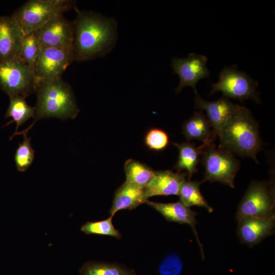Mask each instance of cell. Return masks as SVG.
Returning <instances> with one entry per match:
<instances>
[{
    "label": "cell",
    "mask_w": 275,
    "mask_h": 275,
    "mask_svg": "<svg viewBox=\"0 0 275 275\" xmlns=\"http://www.w3.org/2000/svg\"><path fill=\"white\" fill-rule=\"evenodd\" d=\"M240 241L252 248L274 233L275 218L242 217L237 221Z\"/></svg>",
    "instance_id": "cell-13"
},
{
    "label": "cell",
    "mask_w": 275,
    "mask_h": 275,
    "mask_svg": "<svg viewBox=\"0 0 275 275\" xmlns=\"http://www.w3.org/2000/svg\"><path fill=\"white\" fill-rule=\"evenodd\" d=\"M186 176L185 172L174 173L170 170L155 171L153 178L145 188L147 197L178 195Z\"/></svg>",
    "instance_id": "cell-16"
},
{
    "label": "cell",
    "mask_w": 275,
    "mask_h": 275,
    "mask_svg": "<svg viewBox=\"0 0 275 275\" xmlns=\"http://www.w3.org/2000/svg\"><path fill=\"white\" fill-rule=\"evenodd\" d=\"M33 33L40 47L72 48L73 23L63 14L54 16Z\"/></svg>",
    "instance_id": "cell-10"
},
{
    "label": "cell",
    "mask_w": 275,
    "mask_h": 275,
    "mask_svg": "<svg viewBox=\"0 0 275 275\" xmlns=\"http://www.w3.org/2000/svg\"><path fill=\"white\" fill-rule=\"evenodd\" d=\"M24 36L12 16H0V61L22 60L21 48Z\"/></svg>",
    "instance_id": "cell-12"
},
{
    "label": "cell",
    "mask_w": 275,
    "mask_h": 275,
    "mask_svg": "<svg viewBox=\"0 0 275 275\" xmlns=\"http://www.w3.org/2000/svg\"><path fill=\"white\" fill-rule=\"evenodd\" d=\"M76 16L72 21V50L74 59L85 62L108 54L115 46L118 23L114 18L91 11L74 8Z\"/></svg>",
    "instance_id": "cell-1"
},
{
    "label": "cell",
    "mask_w": 275,
    "mask_h": 275,
    "mask_svg": "<svg viewBox=\"0 0 275 275\" xmlns=\"http://www.w3.org/2000/svg\"><path fill=\"white\" fill-rule=\"evenodd\" d=\"M37 85L34 70L22 60L0 61V88L9 97L26 98L35 92Z\"/></svg>",
    "instance_id": "cell-7"
},
{
    "label": "cell",
    "mask_w": 275,
    "mask_h": 275,
    "mask_svg": "<svg viewBox=\"0 0 275 275\" xmlns=\"http://www.w3.org/2000/svg\"><path fill=\"white\" fill-rule=\"evenodd\" d=\"M258 82L235 67H225L219 73V80L211 85L210 95L221 92L223 97L242 101L251 99L260 103L257 91Z\"/></svg>",
    "instance_id": "cell-8"
},
{
    "label": "cell",
    "mask_w": 275,
    "mask_h": 275,
    "mask_svg": "<svg viewBox=\"0 0 275 275\" xmlns=\"http://www.w3.org/2000/svg\"><path fill=\"white\" fill-rule=\"evenodd\" d=\"M145 203L160 213L167 221L189 225L196 236L203 260H204L203 246L199 238L196 228L198 224L196 218L198 213L196 212L184 205L180 201L173 203H162L150 201L148 200Z\"/></svg>",
    "instance_id": "cell-15"
},
{
    "label": "cell",
    "mask_w": 275,
    "mask_h": 275,
    "mask_svg": "<svg viewBox=\"0 0 275 275\" xmlns=\"http://www.w3.org/2000/svg\"><path fill=\"white\" fill-rule=\"evenodd\" d=\"M113 216L106 219L96 222H88L80 227V230L86 234H97L112 236L120 239L122 237L120 232L116 229L112 222Z\"/></svg>",
    "instance_id": "cell-25"
},
{
    "label": "cell",
    "mask_w": 275,
    "mask_h": 275,
    "mask_svg": "<svg viewBox=\"0 0 275 275\" xmlns=\"http://www.w3.org/2000/svg\"><path fill=\"white\" fill-rule=\"evenodd\" d=\"M207 60L206 56L195 53H190L184 58H172L171 66L174 72L179 77V83L175 90L176 93H180L187 86L193 88L195 93L197 92L198 82L209 75Z\"/></svg>",
    "instance_id": "cell-11"
},
{
    "label": "cell",
    "mask_w": 275,
    "mask_h": 275,
    "mask_svg": "<svg viewBox=\"0 0 275 275\" xmlns=\"http://www.w3.org/2000/svg\"><path fill=\"white\" fill-rule=\"evenodd\" d=\"M35 92L37 99L33 122L11 136L10 141L16 135L27 134L38 120L52 117L73 119L79 112L71 87L62 78L38 81Z\"/></svg>",
    "instance_id": "cell-2"
},
{
    "label": "cell",
    "mask_w": 275,
    "mask_h": 275,
    "mask_svg": "<svg viewBox=\"0 0 275 275\" xmlns=\"http://www.w3.org/2000/svg\"><path fill=\"white\" fill-rule=\"evenodd\" d=\"M275 218L274 181H252L239 203L236 219L242 217Z\"/></svg>",
    "instance_id": "cell-6"
},
{
    "label": "cell",
    "mask_w": 275,
    "mask_h": 275,
    "mask_svg": "<svg viewBox=\"0 0 275 275\" xmlns=\"http://www.w3.org/2000/svg\"><path fill=\"white\" fill-rule=\"evenodd\" d=\"M218 137L219 147L259 163L257 155L262 149L263 143L258 123L246 107L239 105Z\"/></svg>",
    "instance_id": "cell-3"
},
{
    "label": "cell",
    "mask_w": 275,
    "mask_h": 275,
    "mask_svg": "<svg viewBox=\"0 0 275 275\" xmlns=\"http://www.w3.org/2000/svg\"><path fill=\"white\" fill-rule=\"evenodd\" d=\"M74 61L72 48L40 47L34 67L37 82L62 78L63 73Z\"/></svg>",
    "instance_id": "cell-9"
},
{
    "label": "cell",
    "mask_w": 275,
    "mask_h": 275,
    "mask_svg": "<svg viewBox=\"0 0 275 275\" xmlns=\"http://www.w3.org/2000/svg\"><path fill=\"white\" fill-rule=\"evenodd\" d=\"M24 140L18 144L14 155V161L18 171L24 172L32 165L35 158V150L31 145V138L23 134Z\"/></svg>",
    "instance_id": "cell-24"
},
{
    "label": "cell",
    "mask_w": 275,
    "mask_h": 275,
    "mask_svg": "<svg viewBox=\"0 0 275 275\" xmlns=\"http://www.w3.org/2000/svg\"><path fill=\"white\" fill-rule=\"evenodd\" d=\"M35 107L30 106L25 98L21 96L10 97V103L5 115V118L12 119L6 123L5 127L12 122H15L16 128L13 134L18 132L19 127L31 118H34Z\"/></svg>",
    "instance_id": "cell-22"
},
{
    "label": "cell",
    "mask_w": 275,
    "mask_h": 275,
    "mask_svg": "<svg viewBox=\"0 0 275 275\" xmlns=\"http://www.w3.org/2000/svg\"><path fill=\"white\" fill-rule=\"evenodd\" d=\"M195 93L196 108L206 112V116L214 132L218 136L223 128L239 105L223 97L216 101H208L203 99L197 92Z\"/></svg>",
    "instance_id": "cell-14"
},
{
    "label": "cell",
    "mask_w": 275,
    "mask_h": 275,
    "mask_svg": "<svg viewBox=\"0 0 275 275\" xmlns=\"http://www.w3.org/2000/svg\"><path fill=\"white\" fill-rule=\"evenodd\" d=\"M183 269V261L179 256L176 253H171L161 261L158 271L160 275H180Z\"/></svg>",
    "instance_id": "cell-28"
},
{
    "label": "cell",
    "mask_w": 275,
    "mask_h": 275,
    "mask_svg": "<svg viewBox=\"0 0 275 275\" xmlns=\"http://www.w3.org/2000/svg\"><path fill=\"white\" fill-rule=\"evenodd\" d=\"M79 271L80 275H137L134 270L120 264L95 261L85 262Z\"/></svg>",
    "instance_id": "cell-21"
},
{
    "label": "cell",
    "mask_w": 275,
    "mask_h": 275,
    "mask_svg": "<svg viewBox=\"0 0 275 275\" xmlns=\"http://www.w3.org/2000/svg\"><path fill=\"white\" fill-rule=\"evenodd\" d=\"M179 151L178 160L174 167L177 172L185 171L190 180L194 173L197 172V166L203 150L201 146L196 147L194 143L186 141L181 143H173Z\"/></svg>",
    "instance_id": "cell-19"
},
{
    "label": "cell",
    "mask_w": 275,
    "mask_h": 275,
    "mask_svg": "<svg viewBox=\"0 0 275 275\" xmlns=\"http://www.w3.org/2000/svg\"><path fill=\"white\" fill-rule=\"evenodd\" d=\"M145 189L125 181L116 191L109 211L112 216L123 209H133L148 200Z\"/></svg>",
    "instance_id": "cell-18"
},
{
    "label": "cell",
    "mask_w": 275,
    "mask_h": 275,
    "mask_svg": "<svg viewBox=\"0 0 275 275\" xmlns=\"http://www.w3.org/2000/svg\"><path fill=\"white\" fill-rule=\"evenodd\" d=\"M71 0H29L17 9L12 17L24 35L41 28L54 16L75 8Z\"/></svg>",
    "instance_id": "cell-4"
},
{
    "label": "cell",
    "mask_w": 275,
    "mask_h": 275,
    "mask_svg": "<svg viewBox=\"0 0 275 275\" xmlns=\"http://www.w3.org/2000/svg\"><path fill=\"white\" fill-rule=\"evenodd\" d=\"M40 46L34 33L24 36L21 48L22 61L34 70Z\"/></svg>",
    "instance_id": "cell-26"
},
{
    "label": "cell",
    "mask_w": 275,
    "mask_h": 275,
    "mask_svg": "<svg viewBox=\"0 0 275 275\" xmlns=\"http://www.w3.org/2000/svg\"><path fill=\"white\" fill-rule=\"evenodd\" d=\"M124 171L126 181L143 189L148 186L155 173L148 166L132 159L125 161Z\"/></svg>",
    "instance_id": "cell-20"
},
{
    "label": "cell",
    "mask_w": 275,
    "mask_h": 275,
    "mask_svg": "<svg viewBox=\"0 0 275 275\" xmlns=\"http://www.w3.org/2000/svg\"><path fill=\"white\" fill-rule=\"evenodd\" d=\"M182 133L187 141L197 140L201 141L202 146L214 143L217 135L202 110L195 112L182 125Z\"/></svg>",
    "instance_id": "cell-17"
},
{
    "label": "cell",
    "mask_w": 275,
    "mask_h": 275,
    "mask_svg": "<svg viewBox=\"0 0 275 275\" xmlns=\"http://www.w3.org/2000/svg\"><path fill=\"white\" fill-rule=\"evenodd\" d=\"M201 161L205 169L201 183L218 182L234 188V179L240 168V161L231 151L214 143L203 147Z\"/></svg>",
    "instance_id": "cell-5"
},
{
    "label": "cell",
    "mask_w": 275,
    "mask_h": 275,
    "mask_svg": "<svg viewBox=\"0 0 275 275\" xmlns=\"http://www.w3.org/2000/svg\"><path fill=\"white\" fill-rule=\"evenodd\" d=\"M144 142L150 150L160 151L165 149L169 145V138L167 133L159 128H151L146 133Z\"/></svg>",
    "instance_id": "cell-27"
},
{
    "label": "cell",
    "mask_w": 275,
    "mask_h": 275,
    "mask_svg": "<svg viewBox=\"0 0 275 275\" xmlns=\"http://www.w3.org/2000/svg\"><path fill=\"white\" fill-rule=\"evenodd\" d=\"M201 183L200 181L185 180L181 184L178 196L180 201L185 206L188 207L194 206L201 207L211 213L213 209L202 194L200 188Z\"/></svg>",
    "instance_id": "cell-23"
}]
</instances>
